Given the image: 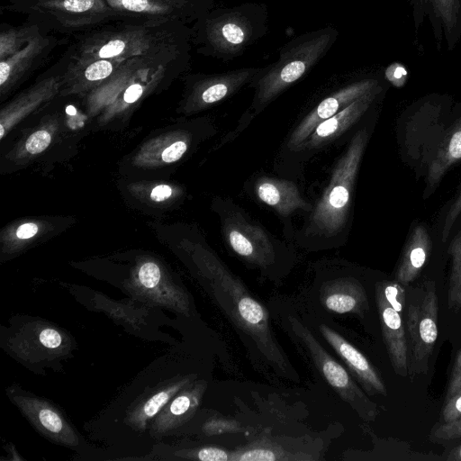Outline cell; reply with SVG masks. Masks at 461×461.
Returning <instances> with one entry per match:
<instances>
[{
  "mask_svg": "<svg viewBox=\"0 0 461 461\" xmlns=\"http://www.w3.org/2000/svg\"><path fill=\"white\" fill-rule=\"evenodd\" d=\"M62 42L57 36L42 33L18 52L0 59V86L4 88L47 60Z\"/></svg>",
  "mask_w": 461,
  "mask_h": 461,
  "instance_id": "19",
  "label": "cell"
},
{
  "mask_svg": "<svg viewBox=\"0 0 461 461\" xmlns=\"http://www.w3.org/2000/svg\"><path fill=\"white\" fill-rule=\"evenodd\" d=\"M5 9L27 17L46 32L79 34L117 21L105 0H17Z\"/></svg>",
  "mask_w": 461,
  "mask_h": 461,
  "instance_id": "7",
  "label": "cell"
},
{
  "mask_svg": "<svg viewBox=\"0 0 461 461\" xmlns=\"http://www.w3.org/2000/svg\"><path fill=\"white\" fill-rule=\"evenodd\" d=\"M189 381V377L181 378L140 402L129 413L128 423L136 429H142L147 422L159 413L175 395L190 384Z\"/></svg>",
  "mask_w": 461,
  "mask_h": 461,
  "instance_id": "26",
  "label": "cell"
},
{
  "mask_svg": "<svg viewBox=\"0 0 461 461\" xmlns=\"http://www.w3.org/2000/svg\"><path fill=\"white\" fill-rule=\"evenodd\" d=\"M187 144L183 140H177L162 152V159L164 162L172 163L178 160L186 151Z\"/></svg>",
  "mask_w": 461,
  "mask_h": 461,
  "instance_id": "37",
  "label": "cell"
},
{
  "mask_svg": "<svg viewBox=\"0 0 461 461\" xmlns=\"http://www.w3.org/2000/svg\"><path fill=\"white\" fill-rule=\"evenodd\" d=\"M46 32L39 24L26 21L19 26L6 23L0 27V59H6L24 48L32 40Z\"/></svg>",
  "mask_w": 461,
  "mask_h": 461,
  "instance_id": "27",
  "label": "cell"
},
{
  "mask_svg": "<svg viewBox=\"0 0 461 461\" xmlns=\"http://www.w3.org/2000/svg\"><path fill=\"white\" fill-rule=\"evenodd\" d=\"M261 67L241 68L221 73L191 77V99L194 105L211 106L224 101L249 86Z\"/></svg>",
  "mask_w": 461,
  "mask_h": 461,
  "instance_id": "13",
  "label": "cell"
},
{
  "mask_svg": "<svg viewBox=\"0 0 461 461\" xmlns=\"http://www.w3.org/2000/svg\"><path fill=\"white\" fill-rule=\"evenodd\" d=\"M451 269L447 289V304L450 309L461 308V230L451 240L448 247Z\"/></svg>",
  "mask_w": 461,
  "mask_h": 461,
  "instance_id": "29",
  "label": "cell"
},
{
  "mask_svg": "<svg viewBox=\"0 0 461 461\" xmlns=\"http://www.w3.org/2000/svg\"><path fill=\"white\" fill-rule=\"evenodd\" d=\"M323 305L337 313L363 314L368 310L366 293L352 277H342L326 283L321 293Z\"/></svg>",
  "mask_w": 461,
  "mask_h": 461,
  "instance_id": "21",
  "label": "cell"
},
{
  "mask_svg": "<svg viewBox=\"0 0 461 461\" xmlns=\"http://www.w3.org/2000/svg\"><path fill=\"white\" fill-rule=\"evenodd\" d=\"M442 457L447 461H461V444L444 452Z\"/></svg>",
  "mask_w": 461,
  "mask_h": 461,
  "instance_id": "41",
  "label": "cell"
},
{
  "mask_svg": "<svg viewBox=\"0 0 461 461\" xmlns=\"http://www.w3.org/2000/svg\"><path fill=\"white\" fill-rule=\"evenodd\" d=\"M431 250V241L427 228L417 225L403 249L395 269V281L403 286L412 283L421 272Z\"/></svg>",
  "mask_w": 461,
  "mask_h": 461,
  "instance_id": "23",
  "label": "cell"
},
{
  "mask_svg": "<svg viewBox=\"0 0 461 461\" xmlns=\"http://www.w3.org/2000/svg\"><path fill=\"white\" fill-rule=\"evenodd\" d=\"M192 29L180 21H113L76 34L65 52L74 59H173L191 57Z\"/></svg>",
  "mask_w": 461,
  "mask_h": 461,
  "instance_id": "1",
  "label": "cell"
},
{
  "mask_svg": "<svg viewBox=\"0 0 461 461\" xmlns=\"http://www.w3.org/2000/svg\"><path fill=\"white\" fill-rule=\"evenodd\" d=\"M38 231V226L35 223L29 222L22 224L16 230V236L19 239L25 240L34 236Z\"/></svg>",
  "mask_w": 461,
  "mask_h": 461,
  "instance_id": "40",
  "label": "cell"
},
{
  "mask_svg": "<svg viewBox=\"0 0 461 461\" xmlns=\"http://www.w3.org/2000/svg\"><path fill=\"white\" fill-rule=\"evenodd\" d=\"M459 416H461V389L444 402L441 412L443 421H449Z\"/></svg>",
  "mask_w": 461,
  "mask_h": 461,
  "instance_id": "34",
  "label": "cell"
},
{
  "mask_svg": "<svg viewBox=\"0 0 461 461\" xmlns=\"http://www.w3.org/2000/svg\"><path fill=\"white\" fill-rule=\"evenodd\" d=\"M11 398L28 420L44 436L67 447L78 445V438L72 427L50 403L38 397L19 393H13Z\"/></svg>",
  "mask_w": 461,
  "mask_h": 461,
  "instance_id": "15",
  "label": "cell"
},
{
  "mask_svg": "<svg viewBox=\"0 0 461 461\" xmlns=\"http://www.w3.org/2000/svg\"><path fill=\"white\" fill-rule=\"evenodd\" d=\"M461 438V416L436 423L430 430L429 439L433 443H446Z\"/></svg>",
  "mask_w": 461,
  "mask_h": 461,
  "instance_id": "30",
  "label": "cell"
},
{
  "mask_svg": "<svg viewBox=\"0 0 461 461\" xmlns=\"http://www.w3.org/2000/svg\"><path fill=\"white\" fill-rule=\"evenodd\" d=\"M161 278V271L157 264L153 262L142 264L137 274V285L140 288L137 294L143 295L152 303H158L187 314L189 311L187 296L179 289L160 285Z\"/></svg>",
  "mask_w": 461,
  "mask_h": 461,
  "instance_id": "22",
  "label": "cell"
},
{
  "mask_svg": "<svg viewBox=\"0 0 461 461\" xmlns=\"http://www.w3.org/2000/svg\"><path fill=\"white\" fill-rule=\"evenodd\" d=\"M319 330L369 395H387L384 380L358 349L329 326L321 324Z\"/></svg>",
  "mask_w": 461,
  "mask_h": 461,
  "instance_id": "17",
  "label": "cell"
},
{
  "mask_svg": "<svg viewBox=\"0 0 461 461\" xmlns=\"http://www.w3.org/2000/svg\"><path fill=\"white\" fill-rule=\"evenodd\" d=\"M191 42L197 53L223 62L240 57L268 29V10L262 3L212 8L194 22Z\"/></svg>",
  "mask_w": 461,
  "mask_h": 461,
  "instance_id": "4",
  "label": "cell"
},
{
  "mask_svg": "<svg viewBox=\"0 0 461 461\" xmlns=\"http://www.w3.org/2000/svg\"><path fill=\"white\" fill-rule=\"evenodd\" d=\"M375 301L379 313L383 339L394 373L407 376L408 344L402 312L395 310L375 285Z\"/></svg>",
  "mask_w": 461,
  "mask_h": 461,
  "instance_id": "16",
  "label": "cell"
},
{
  "mask_svg": "<svg viewBox=\"0 0 461 461\" xmlns=\"http://www.w3.org/2000/svg\"><path fill=\"white\" fill-rule=\"evenodd\" d=\"M172 194V188L167 185H159L155 186L150 194L152 200L160 202L167 199Z\"/></svg>",
  "mask_w": 461,
  "mask_h": 461,
  "instance_id": "39",
  "label": "cell"
},
{
  "mask_svg": "<svg viewBox=\"0 0 461 461\" xmlns=\"http://www.w3.org/2000/svg\"><path fill=\"white\" fill-rule=\"evenodd\" d=\"M381 86L383 85L377 77H364L342 86L322 99L289 134L285 146V151L292 154L319 123Z\"/></svg>",
  "mask_w": 461,
  "mask_h": 461,
  "instance_id": "11",
  "label": "cell"
},
{
  "mask_svg": "<svg viewBox=\"0 0 461 461\" xmlns=\"http://www.w3.org/2000/svg\"><path fill=\"white\" fill-rule=\"evenodd\" d=\"M201 271L212 299L230 321L277 373L294 378L296 374L274 335L265 306L212 252L202 256Z\"/></svg>",
  "mask_w": 461,
  "mask_h": 461,
  "instance_id": "2",
  "label": "cell"
},
{
  "mask_svg": "<svg viewBox=\"0 0 461 461\" xmlns=\"http://www.w3.org/2000/svg\"><path fill=\"white\" fill-rule=\"evenodd\" d=\"M368 138L367 129L362 127L349 140L331 171L322 194L296 234L301 246L323 249L346 241L350 228L356 181Z\"/></svg>",
  "mask_w": 461,
  "mask_h": 461,
  "instance_id": "3",
  "label": "cell"
},
{
  "mask_svg": "<svg viewBox=\"0 0 461 461\" xmlns=\"http://www.w3.org/2000/svg\"><path fill=\"white\" fill-rule=\"evenodd\" d=\"M205 388V382L200 381L194 384H189L181 390L156 417L151 428L153 434H165L191 418L200 403Z\"/></svg>",
  "mask_w": 461,
  "mask_h": 461,
  "instance_id": "20",
  "label": "cell"
},
{
  "mask_svg": "<svg viewBox=\"0 0 461 461\" xmlns=\"http://www.w3.org/2000/svg\"><path fill=\"white\" fill-rule=\"evenodd\" d=\"M4 133H5V131H4V126L1 124L0 125V138L2 139L3 136H4Z\"/></svg>",
  "mask_w": 461,
  "mask_h": 461,
  "instance_id": "42",
  "label": "cell"
},
{
  "mask_svg": "<svg viewBox=\"0 0 461 461\" xmlns=\"http://www.w3.org/2000/svg\"><path fill=\"white\" fill-rule=\"evenodd\" d=\"M257 200L272 208L278 215L288 217L296 211L310 212L313 205L301 194L297 185L289 180L260 176L252 184Z\"/></svg>",
  "mask_w": 461,
  "mask_h": 461,
  "instance_id": "18",
  "label": "cell"
},
{
  "mask_svg": "<svg viewBox=\"0 0 461 461\" xmlns=\"http://www.w3.org/2000/svg\"><path fill=\"white\" fill-rule=\"evenodd\" d=\"M339 36L333 26H326L300 34L285 44L277 59L265 67L249 85L254 95L249 113H261L287 88L305 77L330 51Z\"/></svg>",
  "mask_w": 461,
  "mask_h": 461,
  "instance_id": "5",
  "label": "cell"
},
{
  "mask_svg": "<svg viewBox=\"0 0 461 461\" xmlns=\"http://www.w3.org/2000/svg\"><path fill=\"white\" fill-rule=\"evenodd\" d=\"M181 456L184 458L201 461H230L231 451L210 446L184 451Z\"/></svg>",
  "mask_w": 461,
  "mask_h": 461,
  "instance_id": "31",
  "label": "cell"
},
{
  "mask_svg": "<svg viewBox=\"0 0 461 461\" xmlns=\"http://www.w3.org/2000/svg\"><path fill=\"white\" fill-rule=\"evenodd\" d=\"M461 159V117L447 131L429 166L428 187L433 191L447 169Z\"/></svg>",
  "mask_w": 461,
  "mask_h": 461,
  "instance_id": "25",
  "label": "cell"
},
{
  "mask_svg": "<svg viewBox=\"0 0 461 461\" xmlns=\"http://www.w3.org/2000/svg\"><path fill=\"white\" fill-rule=\"evenodd\" d=\"M288 325L304 347L314 366L334 391L366 421L378 415L377 405L355 383L348 371L319 343L311 330L295 317H288Z\"/></svg>",
  "mask_w": 461,
  "mask_h": 461,
  "instance_id": "8",
  "label": "cell"
},
{
  "mask_svg": "<svg viewBox=\"0 0 461 461\" xmlns=\"http://www.w3.org/2000/svg\"><path fill=\"white\" fill-rule=\"evenodd\" d=\"M8 1H9V4H12V3L16 2L17 0H8Z\"/></svg>",
  "mask_w": 461,
  "mask_h": 461,
  "instance_id": "43",
  "label": "cell"
},
{
  "mask_svg": "<svg viewBox=\"0 0 461 461\" xmlns=\"http://www.w3.org/2000/svg\"><path fill=\"white\" fill-rule=\"evenodd\" d=\"M50 134L46 131H38L32 133L26 140L25 148L31 154H38L50 145Z\"/></svg>",
  "mask_w": 461,
  "mask_h": 461,
  "instance_id": "33",
  "label": "cell"
},
{
  "mask_svg": "<svg viewBox=\"0 0 461 461\" xmlns=\"http://www.w3.org/2000/svg\"><path fill=\"white\" fill-rule=\"evenodd\" d=\"M384 78L395 86H402L407 78V70L402 64L393 63L386 68Z\"/></svg>",
  "mask_w": 461,
  "mask_h": 461,
  "instance_id": "36",
  "label": "cell"
},
{
  "mask_svg": "<svg viewBox=\"0 0 461 461\" xmlns=\"http://www.w3.org/2000/svg\"><path fill=\"white\" fill-rule=\"evenodd\" d=\"M438 300L433 281H428L418 301L408 303L405 331L409 373L426 374L438 339Z\"/></svg>",
  "mask_w": 461,
  "mask_h": 461,
  "instance_id": "9",
  "label": "cell"
},
{
  "mask_svg": "<svg viewBox=\"0 0 461 461\" xmlns=\"http://www.w3.org/2000/svg\"><path fill=\"white\" fill-rule=\"evenodd\" d=\"M383 86L355 100L343 110L319 123L292 155L302 160L309 158L332 143L353 127L383 92Z\"/></svg>",
  "mask_w": 461,
  "mask_h": 461,
  "instance_id": "12",
  "label": "cell"
},
{
  "mask_svg": "<svg viewBox=\"0 0 461 461\" xmlns=\"http://www.w3.org/2000/svg\"><path fill=\"white\" fill-rule=\"evenodd\" d=\"M117 21L195 22L196 14L182 0H105Z\"/></svg>",
  "mask_w": 461,
  "mask_h": 461,
  "instance_id": "14",
  "label": "cell"
},
{
  "mask_svg": "<svg viewBox=\"0 0 461 461\" xmlns=\"http://www.w3.org/2000/svg\"><path fill=\"white\" fill-rule=\"evenodd\" d=\"M461 213V191L457 197L456 198L455 202L450 206L444 221L442 232H441V240L443 242H445L450 233V230L456 221L457 217Z\"/></svg>",
  "mask_w": 461,
  "mask_h": 461,
  "instance_id": "35",
  "label": "cell"
},
{
  "mask_svg": "<svg viewBox=\"0 0 461 461\" xmlns=\"http://www.w3.org/2000/svg\"><path fill=\"white\" fill-rule=\"evenodd\" d=\"M281 445L270 440L255 441L231 451L230 461H276L294 459Z\"/></svg>",
  "mask_w": 461,
  "mask_h": 461,
  "instance_id": "28",
  "label": "cell"
},
{
  "mask_svg": "<svg viewBox=\"0 0 461 461\" xmlns=\"http://www.w3.org/2000/svg\"><path fill=\"white\" fill-rule=\"evenodd\" d=\"M461 389V350L458 352L446 388L444 402L451 398L458 390Z\"/></svg>",
  "mask_w": 461,
  "mask_h": 461,
  "instance_id": "32",
  "label": "cell"
},
{
  "mask_svg": "<svg viewBox=\"0 0 461 461\" xmlns=\"http://www.w3.org/2000/svg\"><path fill=\"white\" fill-rule=\"evenodd\" d=\"M198 16H202L206 12L212 9L215 0H182Z\"/></svg>",
  "mask_w": 461,
  "mask_h": 461,
  "instance_id": "38",
  "label": "cell"
},
{
  "mask_svg": "<svg viewBox=\"0 0 461 461\" xmlns=\"http://www.w3.org/2000/svg\"><path fill=\"white\" fill-rule=\"evenodd\" d=\"M215 210L226 248L247 265L269 271L292 255L281 240L250 218L232 199L219 198Z\"/></svg>",
  "mask_w": 461,
  "mask_h": 461,
  "instance_id": "6",
  "label": "cell"
},
{
  "mask_svg": "<svg viewBox=\"0 0 461 461\" xmlns=\"http://www.w3.org/2000/svg\"><path fill=\"white\" fill-rule=\"evenodd\" d=\"M411 9L415 37L429 23L438 50H454L461 41V0H405Z\"/></svg>",
  "mask_w": 461,
  "mask_h": 461,
  "instance_id": "10",
  "label": "cell"
},
{
  "mask_svg": "<svg viewBox=\"0 0 461 461\" xmlns=\"http://www.w3.org/2000/svg\"><path fill=\"white\" fill-rule=\"evenodd\" d=\"M61 58L64 61L63 76L76 86L95 85L108 80L126 60L112 59L79 60L71 59L66 53Z\"/></svg>",
  "mask_w": 461,
  "mask_h": 461,
  "instance_id": "24",
  "label": "cell"
}]
</instances>
